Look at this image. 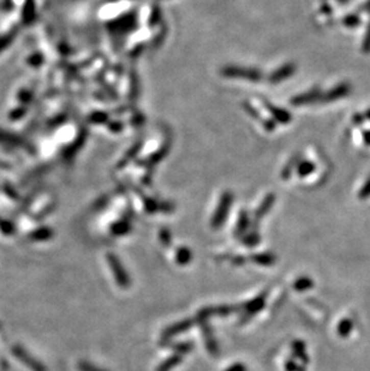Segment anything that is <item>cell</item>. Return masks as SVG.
Segmentation results:
<instances>
[{
  "instance_id": "obj_14",
  "label": "cell",
  "mask_w": 370,
  "mask_h": 371,
  "mask_svg": "<svg viewBox=\"0 0 370 371\" xmlns=\"http://www.w3.org/2000/svg\"><path fill=\"white\" fill-rule=\"evenodd\" d=\"M256 262H259V263L261 264H266V265H269L274 262L273 257L270 256V255H259V256L256 257Z\"/></svg>"
},
{
  "instance_id": "obj_15",
  "label": "cell",
  "mask_w": 370,
  "mask_h": 371,
  "mask_svg": "<svg viewBox=\"0 0 370 371\" xmlns=\"http://www.w3.org/2000/svg\"><path fill=\"white\" fill-rule=\"evenodd\" d=\"M79 367L81 369V371H104L101 370L100 367L90 365L89 363H81V365H79Z\"/></svg>"
},
{
  "instance_id": "obj_9",
  "label": "cell",
  "mask_w": 370,
  "mask_h": 371,
  "mask_svg": "<svg viewBox=\"0 0 370 371\" xmlns=\"http://www.w3.org/2000/svg\"><path fill=\"white\" fill-rule=\"evenodd\" d=\"M311 286V280H309V279L307 278H303V279H300L296 284H294V288L298 291H304V290H308V288H310Z\"/></svg>"
},
{
  "instance_id": "obj_12",
  "label": "cell",
  "mask_w": 370,
  "mask_h": 371,
  "mask_svg": "<svg viewBox=\"0 0 370 371\" xmlns=\"http://www.w3.org/2000/svg\"><path fill=\"white\" fill-rule=\"evenodd\" d=\"M189 325H190L189 322H182V323H179V325H177L176 327H173V328L168 329V332H167L168 335L167 336H172L173 334H175V333L185 331V329L189 328Z\"/></svg>"
},
{
  "instance_id": "obj_19",
  "label": "cell",
  "mask_w": 370,
  "mask_h": 371,
  "mask_svg": "<svg viewBox=\"0 0 370 371\" xmlns=\"http://www.w3.org/2000/svg\"><path fill=\"white\" fill-rule=\"evenodd\" d=\"M242 369L243 367L240 365H235V366H231L227 371H242Z\"/></svg>"
},
{
  "instance_id": "obj_10",
  "label": "cell",
  "mask_w": 370,
  "mask_h": 371,
  "mask_svg": "<svg viewBox=\"0 0 370 371\" xmlns=\"http://www.w3.org/2000/svg\"><path fill=\"white\" fill-rule=\"evenodd\" d=\"M314 169H315L314 163H311V162H309V161H305V162H303L300 166V175L307 176V175H309V173L313 172Z\"/></svg>"
},
{
  "instance_id": "obj_16",
  "label": "cell",
  "mask_w": 370,
  "mask_h": 371,
  "mask_svg": "<svg viewBox=\"0 0 370 371\" xmlns=\"http://www.w3.org/2000/svg\"><path fill=\"white\" fill-rule=\"evenodd\" d=\"M364 119H365L364 115L357 113V114L354 115V118H352V121H354L355 125H362L363 121H364Z\"/></svg>"
},
{
  "instance_id": "obj_18",
  "label": "cell",
  "mask_w": 370,
  "mask_h": 371,
  "mask_svg": "<svg viewBox=\"0 0 370 371\" xmlns=\"http://www.w3.org/2000/svg\"><path fill=\"white\" fill-rule=\"evenodd\" d=\"M362 11H369L370 12V0H369V2H366L365 4L362 6Z\"/></svg>"
},
{
  "instance_id": "obj_8",
  "label": "cell",
  "mask_w": 370,
  "mask_h": 371,
  "mask_svg": "<svg viewBox=\"0 0 370 371\" xmlns=\"http://www.w3.org/2000/svg\"><path fill=\"white\" fill-rule=\"evenodd\" d=\"M358 197L361 200H365V199H369V197H370V177L365 180V183L363 184L361 190H359Z\"/></svg>"
},
{
  "instance_id": "obj_7",
  "label": "cell",
  "mask_w": 370,
  "mask_h": 371,
  "mask_svg": "<svg viewBox=\"0 0 370 371\" xmlns=\"http://www.w3.org/2000/svg\"><path fill=\"white\" fill-rule=\"evenodd\" d=\"M362 50L364 53L370 52V20L368 23V27H366L364 39H363V42H362Z\"/></svg>"
},
{
  "instance_id": "obj_20",
  "label": "cell",
  "mask_w": 370,
  "mask_h": 371,
  "mask_svg": "<svg viewBox=\"0 0 370 371\" xmlns=\"http://www.w3.org/2000/svg\"><path fill=\"white\" fill-rule=\"evenodd\" d=\"M365 117L366 118H368L369 119V120H370V110L368 111V112H366V114H365Z\"/></svg>"
},
{
  "instance_id": "obj_3",
  "label": "cell",
  "mask_w": 370,
  "mask_h": 371,
  "mask_svg": "<svg viewBox=\"0 0 370 371\" xmlns=\"http://www.w3.org/2000/svg\"><path fill=\"white\" fill-rule=\"evenodd\" d=\"M13 353H15L16 358L18 360H21V362H24L27 363L26 365L29 367V369H32L33 371H45V369H43V366L41 365L40 363H37L35 359L30 358V357L28 356V353H27L24 350L21 349V347H13Z\"/></svg>"
},
{
  "instance_id": "obj_1",
  "label": "cell",
  "mask_w": 370,
  "mask_h": 371,
  "mask_svg": "<svg viewBox=\"0 0 370 371\" xmlns=\"http://www.w3.org/2000/svg\"><path fill=\"white\" fill-rule=\"evenodd\" d=\"M350 93H351V86L349 83H340L334 88H332L326 94H322L320 101L324 102V104H327V102L341 100V98L348 96Z\"/></svg>"
},
{
  "instance_id": "obj_4",
  "label": "cell",
  "mask_w": 370,
  "mask_h": 371,
  "mask_svg": "<svg viewBox=\"0 0 370 371\" xmlns=\"http://www.w3.org/2000/svg\"><path fill=\"white\" fill-rule=\"evenodd\" d=\"M322 96V93L320 89H314L309 93L301 95V96L296 97L293 100V102L296 105H303V104H309V102H315V101H320V98Z\"/></svg>"
},
{
  "instance_id": "obj_11",
  "label": "cell",
  "mask_w": 370,
  "mask_h": 371,
  "mask_svg": "<svg viewBox=\"0 0 370 371\" xmlns=\"http://www.w3.org/2000/svg\"><path fill=\"white\" fill-rule=\"evenodd\" d=\"M178 362H179L178 357H173V358H171L169 360H167V362H165L164 364H162V365L159 367V371H168L169 369H172L175 365H177Z\"/></svg>"
},
{
  "instance_id": "obj_17",
  "label": "cell",
  "mask_w": 370,
  "mask_h": 371,
  "mask_svg": "<svg viewBox=\"0 0 370 371\" xmlns=\"http://www.w3.org/2000/svg\"><path fill=\"white\" fill-rule=\"evenodd\" d=\"M363 141L366 145H370V130L363 131Z\"/></svg>"
},
{
  "instance_id": "obj_5",
  "label": "cell",
  "mask_w": 370,
  "mask_h": 371,
  "mask_svg": "<svg viewBox=\"0 0 370 371\" xmlns=\"http://www.w3.org/2000/svg\"><path fill=\"white\" fill-rule=\"evenodd\" d=\"M352 328H354V325H352L351 319H342V321L340 322V325H339L338 327V333L340 334L341 336H348L350 334V332L352 331Z\"/></svg>"
},
{
  "instance_id": "obj_2",
  "label": "cell",
  "mask_w": 370,
  "mask_h": 371,
  "mask_svg": "<svg viewBox=\"0 0 370 371\" xmlns=\"http://www.w3.org/2000/svg\"><path fill=\"white\" fill-rule=\"evenodd\" d=\"M107 261L108 263L111 264L112 267V271H113L115 280H117L118 284H119L121 287L127 288V286H129V277L125 273L123 265L120 264L119 260H117V257L114 255H108L107 256Z\"/></svg>"
},
{
  "instance_id": "obj_13",
  "label": "cell",
  "mask_w": 370,
  "mask_h": 371,
  "mask_svg": "<svg viewBox=\"0 0 370 371\" xmlns=\"http://www.w3.org/2000/svg\"><path fill=\"white\" fill-rule=\"evenodd\" d=\"M190 258H191V255H190V251L188 249H181V250H179V253H178L179 263H182V264L188 263V262L190 261Z\"/></svg>"
},
{
  "instance_id": "obj_6",
  "label": "cell",
  "mask_w": 370,
  "mask_h": 371,
  "mask_svg": "<svg viewBox=\"0 0 370 371\" xmlns=\"http://www.w3.org/2000/svg\"><path fill=\"white\" fill-rule=\"evenodd\" d=\"M342 23H344V26L348 27V28H356V27L361 24L362 19L358 15H349L342 19Z\"/></svg>"
}]
</instances>
